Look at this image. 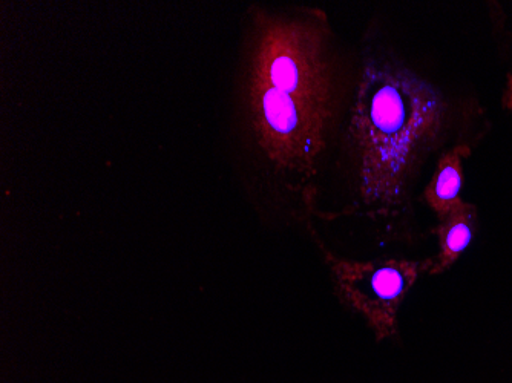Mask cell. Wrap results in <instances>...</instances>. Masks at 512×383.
Masks as SVG:
<instances>
[{
  "label": "cell",
  "mask_w": 512,
  "mask_h": 383,
  "mask_svg": "<svg viewBox=\"0 0 512 383\" xmlns=\"http://www.w3.org/2000/svg\"><path fill=\"white\" fill-rule=\"evenodd\" d=\"M465 117L425 69L367 34L324 197L338 190L341 213L402 229Z\"/></svg>",
  "instance_id": "2"
},
{
  "label": "cell",
  "mask_w": 512,
  "mask_h": 383,
  "mask_svg": "<svg viewBox=\"0 0 512 383\" xmlns=\"http://www.w3.org/2000/svg\"><path fill=\"white\" fill-rule=\"evenodd\" d=\"M477 221V207L465 201L454 207L444 220H440L433 229L439 241V253L434 258L425 259L424 273L436 276L451 269L473 243Z\"/></svg>",
  "instance_id": "4"
},
{
  "label": "cell",
  "mask_w": 512,
  "mask_h": 383,
  "mask_svg": "<svg viewBox=\"0 0 512 383\" xmlns=\"http://www.w3.org/2000/svg\"><path fill=\"white\" fill-rule=\"evenodd\" d=\"M339 298L358 313L378 342L398 334V315L405 298L424 273V261L381 258L348 261L327 255Z\"/></svg>",
  "instance_id": "3"
},
{
  "label": "cell",
  "mask_w": 512,
  "mask_h": 383,
  "mask_svg": "<svg viewBox=\"0 0 512 383\" xmlns=\"http://www.w3.org/2000/svg\"><path fill=\"white\" fill-rule=\"evenodd\" d=\"M358 48L310 5L250 4L230 83V161L255 204L318 213L352 99Z\"/></svg>",
  "instance_id": "1"
},
{
  "label": "cell",
  "mask_w": 512,
  "mask_h": 383,
  "mask_svg": "<svg viewBox=\"0 0 512 383\" xmlns=\"http://www.w3.org/2000/svg\"><path fill=\"white\" fill-rule=\"evenodd\" d=\"M471 148L459 145L442 155L434 167L433 175L422 192L421 201L427 204L436 217L444 220L448 213L462 203L463 160L470 157Z\"/></svg>",
  "instance_id": "5"
}]
</instances>
